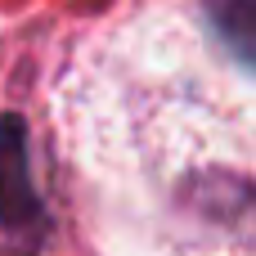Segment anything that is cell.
I'll return each mask as SVG.
<instances>
[{"label": "cell", "mask_w": 256, "mask_h": 256, "mask_svg": "<svg viewBox=\"0 0 256 256\" xmlns=\"http://www.w3.org/2000/svg\"><path fill=\"white\" fill-rule=\"evenodd\" d=\"M40 207H36V194L27 184V162H22V122L18 117H4L0 122V220L22 230V225H36Z\"/></svg>", "instance_id": "6da1fadb"}, {"label": "cell", "mask_w": 256, "mask_h": 256, "mask_svg": "<svg viewBox=\"0 0 256 256\" xmlns=\"http://www.w3.org/2000/svg\"><path fill=\"white\" fill-rule=\"evenodd\" d=\"M207 22L243 68H256V0H207Z\"/></svg>", "instance_id": "7a4b0ae2"}]
</instances>
